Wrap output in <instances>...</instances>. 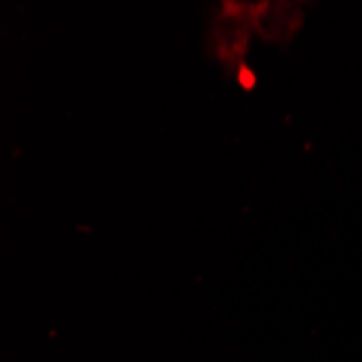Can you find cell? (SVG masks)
Instances as JSON below:
<instances>
[{
	"label": "cell",
	"instance_id": "obj_2",
	"mask_svg": "<svg viewBox=\"0 0 362 362\" xmlns=\"http://www.w3.org/2000/svg\"><path fill=\"white\" fill-rule=\"evenodd\" d=\"M302 9L291 3H256L254 7V33L276 44H286L302 26Z\"/></svg>",
	"mask_w": 362,
	"mask_h": 362
},
{
	"label": "cell",
	"instance_id": "obj_3",
	"mask_svg": "<svg viewBox=\"0 0 362 362\" xmlns=\"http://www.w3.org/2000/svg\"><path fill=\"white\" fill-rule=\"evenodd\" d=\"M239 76H241V83H243L245 89H252V87H254L256 78H254V74L250 72L247 65H239Z\"/></svg>",
	"mask_w": 362,
	"mask_h": 362
},
{
	"label": "cell",
	"instance_id": "obj_1",
	"mask_svg": "<svg viewBox=\"0 0 362 362\" xmlns=\"http://www.w3.org/2000/svg\"><path fill=\"white\" fill-rule=\"evenodd\" d=\"M254 7L256 3H223L213 28H211V44L219 61L228 65H243V57L250 46V35L254 33Z\"/></svg>",
	"mask_w": 362,
	"mask_h": 362
}]
</instances>
